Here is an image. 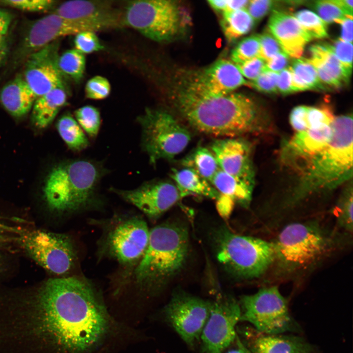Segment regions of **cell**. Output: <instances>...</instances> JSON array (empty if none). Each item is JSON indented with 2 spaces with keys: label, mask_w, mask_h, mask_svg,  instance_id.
I'll return each mask as SVG.
<instances>
[{
  "label": "cell",
  "mask_w": 353,
  "mask_h": 353,
  "mask_svg": "<svg viewBox=\"0 0 353 353\" xmlns=\"http://www.w3.org/2000/svg\"><path fill=\"white\" fill-rule=\"evenodd\" d=\"M170 101L178 115L192 128L208 135L237 138L263 129L262 118L248 96L232 92L210 96L176 81Z\"/></svg>",
  "instance_id": "1"
},
{
  "label": "cell",
  "mask_w": 353,
  "mask_h": 353,
  "mask_svg": "<svg viewBox=\"0 0 353 353\" xmlns=\"http://www.w3.org/2000/svg\"><path fill=\"white\" fill-rule=\"evenodd\" d=\"M331 126L332 135L328 144L297 168L298 183L288 200L289 205L316 193L333 190L352 178V115L335 117Z\"/></svg>",
  "instance_id": "2"
},
{
  "label": "cell",
  "mask_w": 353,
  "mask_h": 353,
  "mask_svg": "<svg viewBox=\"0 0 353 353\" xmlns=\"http://www.w3.org/2000/svg\"><path fill=\"white\" fill-rule=\"evenodd\" d=\"M107 173L101 162L87 158L62 161L45 179L43 195L48 207L57 213H76L99 202V188Z\"/></svg>",
  "instance_id": "3"
},
{
  "label": "cell",
  "mask_w": 353,
  "mask_h": 353,
  "mask_svg": "<svg viewBox=\"0 0 353 353\" xmlns=\"http://www.w3.org/2000/svg\"><path fill=\"white\" fill-rule=\"evenodd\" d=\"M189 251L186 227L164 223L150 229L147 249L132 271L133 282L140 290L156 293L183 268Z\"/></svg>",
  "instance_id": "4"
},
{
  "label": "cell",
  "mask_w": 353,
  "mask_h": 353,
  "mask_svg": "<svg viewBox=\"0 0 353 353\" xmlns=\"http://www.w3.org/2000/svg\"><path fill=\"white\" fill-rule=\"evenodd\" d=\"M277 270L282 275L298 273L315 265L334 246V242L315 222L293 223L280 231L272 243Z\"/></svg>",
  "instance_id": "5"
},
{
  "label": "cell",
  "mask_w": 353,
  "mask_h": 353,
  "mask_svg": "<svg viewBox=\"0 0 353 353\" xmlns=\"http://www.w3.org/2000/svg\"><path fill=\"white\" fill-rule=\"evenodd\" d=\"M213 239L219 262L239 278L259 277L274 263L273 243L266 240L237 234L225 227L216 229Z\"/></svg>",
  "instance_id": "6"
},
{
  "label": "cell",
  "mask_w": 353,
  "mask_h": 353,
  "mask_svg": "<svg viewBox=\"0 0 353 353\" xmlns=\"http://www.w3.org/2000/svg\"><path fill=\"white\" fill-rule=\"evenodd\" d=\"M99 224L102 229L99 242L101 255L132 271L148 245L150 229L146 221L138 215H117Z\"/></svg>",
  "instance_id": "7"
},
{
  "label": "cell",
  "mask_w": 353,
  "mask_h": 353,
  "mask_svg": "<svg viewBox=\"0 0 353 353\" xmlns=\"http://www.w3.org/2000/svg\"><path fill=\"white\" fill-rule=\"evenodd\" d=\"M137 120L141 129L142 149L151 164L173 159L191 140L187 127L166 111L147 108Z\"/></svg>",
  "instance_id": "8"
},
{
  "label": "cell",
  "mask_w": 353,
  "mask_h": 353,
  "mask_svg": "<svg viewBox=\"0 0 353 353\" xmlns=\"http://www.w3.org/2000/svg\"><path fill=\"white\" fill-rule=\"evenodd\" d=\"M124 25L156 42L176 37L183 27L182 14L176 2L170 0L128 1L123 11Z\"/></svg>",
  "instance_id": "9"
},
{
  "label": "cell",
  "mask_w": 353,
  "mask_h": 353,
  "mask_svg": "<svg viewBox=\"0 0 353 353\" xmlns=\"http://www.w3.org/2000/svg\"><path fill=\"white\" fill-rule=\"evenodd\" d=\"M239 304L240 321L250 323L259 333L278 334L294 327L287 302L277 286L262 288L253 294L243 296Z\"/></svg>",
  "instance_id": "10"
},
{
  "label": "cell",
  "mask_w": 353,
  "mask_h": 353,
  "mask_svg": "<svg viewBox=\"0 0 353 353\" xmlns=\"http://www.w3.org/2000/svg\"><path fill=\"white\" fill-rule=\"evenodd\" d=\"M19 240L27 253L52 274H67L76 265V251L67 235L34 230L21 233Z\"/></svg>",
  "instance_id": "11"
},
{
  "label": "cell",
  "mask_w": 353,
  "mask_h": 353,
  "mask_svg": "<svg viewBox=\"0 0 353 353\" xmlns=\"http://www.w3.org/2000/svg\"><path fill=\"white\" fill-rule=\"evenodd\" d=\"M211 306L212 302L178 290L172 295L164 313L183 341L193 348L201 337Z\"/></svg>",
  "instance_id": "12"
},
{
  "label": "cell",
  "mask_w": 353,
  "mask_h": 353,
  "mask_svg": "<svg viewBox=\"0 0 353 353\" xmlns=\"http://www.w3.org/2000/svg\"><path fill=\"white\" fill-rule=\"evenodd\" d=\"M239 302L229 296L212 302L208 319L202 332L201 353H223L236 339V327L240 321Z\"/></svg>",
  "instance_id": "13"
},
{
  "label": "cell",
  "mask_w": 353,
  "mask_h": 353,
  "mask_svg": "<svg viewBox=\"0 0 353 353\" xmlns=\"http://www.w3.org/2000/svg\"><path fill=\"white\" fill-rule=\"evenodd\" d=\"M110 190L152 221L157 220L182 198L176 184L164 180L146 182L131 190L111 187Z\"/></svg>",
  "instance_id": "14"
},
{
  "label": "cell",
  "mask_w": 353,
  "mask_h": 353,
  "mask_svg": "<svg viewBox=\"0 0 353 353\" xmlns=\"http://www.w3.org/2000/svg\"><path fill=\"white\" fill-rule=\"evenodd\" d=\"M85 31L95 32L89 26L69 21L53 12L29 24L16 58L18 61L25 60L31 53L61 37L75 35Z\"/></svg>",
  "instance_id": "15"
},
{
  "label": "cell",
  "mask_w": 353,
  "mask_h": 353,
  "mask_svg": "<svg viewBox=\"0 0 353 353\" xmlns=\"http://www.w3.org/2000/svg\"><path fill=\"white\" fill-rule=\"evenodd\" d=\"M178 80L195 92L210 96L227 95L247 84L236 65L224 59L203 71L184 75Z\"/></svg>",
  "instance_id": "16"
},
{
  "label": "cell",
  "mask_w": 353,
  "mask_h": 353,
  "mask_svg": "<svg viewBox=\"0 0 353 353\" xmlns=\"http://www.w3.org/2000/svg\"><path fill=\"white\" fill-rule=\"evenodd\" d=\"M109 0H74L59 5L54 13L69 21L84 24L94 31L122 27L123 11Z\"/></svg>",
  "instance_id": "17"
},
{
  "label": "cell",
  "mask_w": 353,
  "mask_h": 353,
  "mask_svg": "<svg viewBox=\"0 0 353 353\" xmlns=\"http://www.w3.org/2000/svg\"><path fill=\"white\" fill-rule=\"evenodd\" d=\"M58 49L54 41L25 59L23 76L37 98L56 88L65 89L58 66Z\"/></svg>",
  "instance_id": "18"
},
{
  "label": "cell",
  "mask_w": 353,
  "mask_h": 353,
  "mask_svg": "<svg viewBox=\"0 0 353 353\" xmlns=\"http://www.w3.org/2000/svg\"><path fill=\"white\" fill-rule=\"evenodd\" d=\"M210 151L220 170L254 186V170L249 142L239 137L220 138L212 143Z\"/></svg>",
  "instance_id": "19"
},
{
  "label": "cell",
  "mask_w": 353,
  "mask_h": 353,
  "mask_svg": "<svg viewBox=\"0 0 353 353\" xmlns=\"http://www.w3.org/2000/svg\"><path fill=\"white\" fill-rule=\"evenodd\" d=\"M332 132L331 124L319 129L296 132L282 147V160L297 168L324 148L330 140Z\"/></svg>",
  "instance_id": "20"
},
{
  "label": "cell",
  "mask_w": 353,
  "mask_h": 353,
  "mask_svg": "<svg viewBox=\"0 0 353 353\" xmlns=\"http://www.w3.org/2000/svg\"><path fill=\"white\" fill-rule=\"evenodd\" d=\"M268 25L282 50L291 58H301L306 45L312 39L294 16L285 12L274 10Z\"/></svg>",
  "instance_id": "21"
},
{
  "label": "cell",
  "mask_w": 353,
  "mask_h": 353,
  "mask_svg": "<svg viewBox=\"0 0 353 353\" xmlns=\"http://www.w3.org/2000/svg\"><path fill=\"white\" fill-rule=\"evenodd\" d=\"M241 334L252 353H314L312 347L299 337L264 334L248 328Z\"/></svg>",
  "instance_id": "22"
},
{
  "label": "cell",
  "mask_w": 353,
  "mask_h": 353,
  "mask_svg": "<svg viewBox=\"0 0 353 353\" xmlns=\"http://www.w3.org/2000/svg\"><path fill=\"white\" fill-rule=\"evenodd\" d=\"M309 52L308 60L315 68L325 90L338 89L349 82L352 69L344 66L323 44L312 45Z\"/></svg>",
  "instance_id": "23"
},
{
  "label": "cell",
  "mask_w": 353,
  "mask_h": 353,
  "mask_svg": "<svg viewBox=\"0 0 353 353\" xmlns=\"http://www.w3.org/2000/svg\"><path fill=\"white\" fill-rule=\"evenodd\" d=\"M37 97L23 76L18 75L7 83L0 92V101L12 116L22 117L29 112Z\"/></svg>",
  "instance_id": "24"
},
{
  "label": "cell",
  "mask_w": 353,
  "mask_h": 353,
  "mask_svg": "<svg viewBox=\"0 0 353 353\" xmlns=\"http://www.w3.org/2000/svg\"><path fill=\"white\" fill-rule=\"evenodd\" d=\"M67 101V95L64 88L53 89L37 98L31 110L34 125L40 129L48 127Z\"/></svg>",
  "instance_id": "25"
},
{
  "label": "cell",
  "mask_w": 353,
  "mask_h": 353,
  "mask_svg": "<svg viewBox=\"0 0 353 353\" xmlns=\"http://www.w3.org/2000/svg\"><path fill=\"white\" fill-rule=\"evenodd\" d=\"M171 176L182 198L196 195L216 200L220 195L210 182L191 169H173Z\"/></svg>",
  "instance_id": "26"
},
{
  "label": "cell",
  "mask_w": 353,
  "mask_h": 353,
  "mask_svg": "<svg viewBox=\"0 0 353 353\" xmlns=\"http://www.w3.org/2000/svg\"><path fill=\"white\" fill-rule=\"evenodd\" d=\"M211 184L220 194L231 198L235 202L247 207L250 204L253 187L219 169Z\"/></svg>",
  "instance_id": "27"
},
{
  "label": "cell",
  "mask_w": 353,
  "mask_h": 353,
  "mask_svg": "<svg viewBox=\"0 0 353 353\" xmlns=\"http://www.w3.org/2000/svg\"><path fill=\"white\" fill-rule=\"evenodd\" d=\"M56 127L60 137L71 151L80 152L89 146L85 132L71 115L62 116L58 120Z\"/></svg>",
  "instance_id": "28"
},
{
  "label": "cell",
  "mask_w": 353,
  "mask_h": 353,
  "mask_svg": "<svg viewBox=\"0 0 353 353\" xmlns=\"http://www.w3.org/2000/svg\"><path fill=\"white\" fill-rule=\"evenodd\" d=\"M181 163L184 167L193 170L210 182L220 169L213 153L203 147H199L194 150L182 159Z\"/></svg>",
  "instance_id": "29"
},
{
  "label": "cell",
  "mask_w": 353,
  "mask_h": 353,
  "mask_svg": "<svg viewBox=\"0 0 353 353\" xmlns=\"http://www.w3.org/2000/svg\"><path fill=\"white\" fill-rule=\"evenodd\" d=\"M255 23L246 9L225 11L221 21L224 35L230 42L249 32Z\"/></svg>",
  "instance_id": "30"
},
{
  "label": "cell",
  "mask_w": 353,
  "mask_h": 353,
  "mask_svg": "<svg viewBox=\"0 0 353 353\" xmlns=\"http://www.w3.org/2000/svg\"><path fill=\"white\" fill-rule=\"evenodd\" d=\"M294 92L307 90H325L314 67L306 58L296 59L289 67Z\"/></svg>",
  "instance_id": "31"
},
{
  "label": "cell",
  "mask_w": 353,
  "mask_h": 353,
  "mask_svg": "<svg viewBox=\"0 0 353 353\" xmlns=\"http://www.w3.org/2000/svg\"><path fill=\"white\" fill-rule=\"evenodd\" d=\"M58 66L62 75L67 76L76 82H79L85 72V56L75 49L67 50L59 56Z\"/></svg>",
  "instance_id": "32"
},
{
  "label": "cell",
  "mask_w": 353,
  "mask_h": 353,
  "mask_svg": "<svg viewBox=\"0 0 353 353\" xmlns=\"http://www.w3.org/2000/svg\"><path fill=\"white\" fill-rule=\"evenodd\" d=\"M75 119L90 137L96 138L101 125V117L99 110L92 105L81 107L75 111Z\"/></svg>",
  "instance_id": "33"
},
{
  "label": "cell",
  "mask_w": 353,
  "mask_h": 353,
  "mask_svg": "<svg viewBox=\"0 0 353 353\" xmlns=\"http://www.w3.org/2000/svg\"><path fill=\"white\" fill-rule=\"evenodd\" d=\"M294 16L312 38L328 36L327 24L314 12L303 9L295 13Z\"/></svg>",
  "instance_id": "34"
},
{
  "label": "cell",
  "mask_w": 353,
  "mask_h": 353,
  "mask_svg": "<svg viewBox=\"0 0 353 353\" xmlns=\"http://www.w3.org/2000/svg\"><path fill=\"white\" fill-rule=\"evenodd\" d=\"M260 50L259 35L247 37L241 40L232 50L231 59L235 64L241 63L259 56Z\"/></svg>",
  "instance_id": "35"
},
{
  "label": "cell",
  "mask_w": 353,
  "mask_h": 353,
  "mask_svg": "<svg viewBox=\"0 0 353 353\" xmlns=\"http://www.w3.org/2000/svg\"><path fill=\"white\" fill-rule=\"evenodd\" d=\"M353 188L352 185L345 190L336 207L338 224L346 231H353Z\"/></svg>",
  "instance_id": "36"
},
{
  "label": "cell",
  "mask_w": 353,
  "mask_h": 353,
  "mask_svg": "<svg viewBox=\"0 0 353 353\" xmlns=\"http://www.w3.org/2000/svg\"><path fill=\"white\" fill-rule=\"evenodd\" d=\"M314 7L319 17L326 24L341 20L347 15L336 0H320L315 1Z\"/></svg>",
  "instance_id": "37"
},
{
  "label": "cell",
  "mask_w": 353,
  "mask_h": 353,
  "mask_svg": "<svg viewBox=\"0 0 353 353\" xmlns=\"http://www.w3.org/2000/svg\"><path fill=\"white\" fill-rule=\"evenodd\" d=\"M55 4L52 0H0V6L24 11L40 12L48 11Z\"/></svg>",
  "instance_id": "38"
},
{
  "label": "cell",
  "mask_w": 353,
  "mask_h": 353,
  "mask_svg": "<svg viewBox=\"0 0 353 353\" xmlns=\"http://www.w3.org/2000/svg\"><path fill=\"white\" fill-rule=\"evenodd\" d=\"M334 117L327 107L307 106L306 119L308 129H319L329 126Z\"/></svg>",
  "instance_id": "39"
},
{
  "label": "cell",
  "mask_w": 353,
  "mask_h": 353,
  "mask_svg": "<svg viewBox=\"0 0 353 353\" xmlns=\"http://www.w3.org/2000/svg\"><path fill=\"white\" fill-rule=\"evenodd\" d=\"M111 91L110 84L108 79L101 76L90 78L85 87L86 97L89 99L100 100L107 98Z\"/></svg>",
  "instance_id": "40"
},
{
  "label": "cell",
  "mask_w": 353,
  "mask_h": 353,
  "mask_svg": "<svg viewBox=\"0 0 353 353\" xmlns=\"http://www.w3.org/2000/svg\"><path fill=\"white\" fill-rule=\"evenodd\" d=\"M75 35V49L84 54L99 51L104 48L95 32L85 31Z\"/></svg>",
  "instance_id": "41"
},
{
  "label": "cell",
  "mask_w": 353,
  "mask_h": 353,
  "mask_svg": "<svg viewBox=\"0 0 353 353\" xmlns=\"http://www.w3.org/2000/svg\"><path fill=\"white\" fill-rule=\"evenodd\" d=\"M323 45L331 52L344 66L352 69V43L339 39L331 43H324Z\"/></svg>",
  "instance_id": "42"
},
{
  "label": "cell",
  "mask_w": 353,
  "mask_h": 353,
  "mask_svg": "<svg viewBox=\"0 0 353 353\" xmlns=\"http://www.w3.org/2000/svg\"><path fill=\"white\" fill-rule=\"evenodd\" d=\"M278 76V73L265 70L256 79L247 82V84L262 93H277Z\"/></svg>",
  "instance_id": "43"
},
{
  "label": "cell",
  "mask_w": 353,
  "mask_h": 353,
  "mask_svg": "<svg viewBox=\"0 0 353 353\" xmlns=\"http://www.w3.org/2000/svg\"><path fill=\"white\" fill-rule=\"evenodd\" d=\"M260 50L259 57L266 62L278 53L283 51L278 42L270 32L259 35Z\"/></svg>",
  "instance_id": "44"
},
{
  "label": "cell",
  "mask_w": 353,
  "mask_h": 353,
  "mask_svg": "<svg viewBox=\"0 0 353 353\" xmlns=\"http://www.w3.org/2000/svg\"><path fill=\"white\" fill-rule=\"evenodd\" d=\"M236 65L242 76L251 81L256 79L266 69V61L259 56Z\"/></svg>",
  "instance_id": "45"
},
{
  "label": "cell",
  "mask_w": 353,
  "mask_h": 353,
  "mask_svg": "<svg viewBox=\"0 0 353 353\" xmlns=\"http://www.w3.org/2000/svg\"><path fill=\"white\" fill-rule=\"evenodd\" d=\"M275 2L270 0H249L246 10L255 23L258 22L275 6Z\"/></svg>",
  "instance_id": "46"
},
{
  "label": "cell",
  "mask_w": 353,
  "mask_h": 353,
  "mask_svg": "<svg viewBox=\"0 0 353 353\" xmlns=\"http://www.w3.org/2000/svg\"><path fill=\"white\" fill-rule=\"evenodd\" d=\"M307 110V106L299 105L295 107L291 111L290 123L296 132L308 129L306 119Z\"/></svg>",
  "instance_id": "47"
},
{
  "label": "cell",
  "mask_w": 353,
  "mask_h": 353,
  "mask_svg": "<svg viewBox=\"0 0 353 353\" xmlns=\"http://www.w3.org/2000/svg\"><path fill=\"white\" fill-rule=\"evenodd\" d=\"M277 90L283 95L294 93L292 87V73L289 67L278 73L277 82Z\"/></svg>",
  "instance_id": "48"
},
{
  "label": "cell",
  "mask_w": 353,
  "mask_h": 353,
  "mask_svg": "<svg viewBox=\"0 0 353 353\" xmlns=\"http://www.w3.org/2000/svg\"><path fill=\"white\" fill-rule=\"evenodd\" d=\"M289 62V56L281 51L266 62V69L272 72L278 73L286 68Z\"/></svg>",
  "instance_id": "49"
},
{
  "label": "cell",
  "mask_w": 353,
  "mask_h": 353,
  "mask_svg": "<svg viewBox=\"0 0 353 353\" xmlns=\"http://www.w3.org/2000/svg\"><path fill=\"white\" fill-rule=\"evenodd\" d=\"M13 19L11 13L0 8V48L5 49V40Z\"/></svg>",
  "instance_id": "50"
},
{
  "label": "cell",
  "mask_w": 353,
  "mask_h": 353,
  "mask_svg": "<svg viewBox=\"0 0 353 353\" xmlns=\"http://www.w3.org/2000/svg\"><path fill=\"white\" fill-rule=\"evenodd\" d=\"M335 23L340 25L341 34L340 39L343 41L353 43V16H347Z\"/></svg>",
  "instance_id": "51"
},
{
  "label": "cell",
  "mask_w": 353,
  "mask_h": 353,
  "mask_svg": "<svg viewBox=\"0 0 353 353\" xmlns=\"http://www.w3.org/2000/svg\"><path fill=\"white\" fill-rule=\"evenodd\" d=\"M217 208L221 216L227 218L233 208L235 202L230 197L220 194L216 200Z\"/></svg>",
  "instance_id": "52"
},
{
  "label": "cell",
  "mask_w": 353,
  "mask_h": 353,
  "mask_svg": "<svg viewBox=\"0 0 353 353\" xmlns=\"http://www.w3.org/2000/svg\"><path fill=\"white\" fill-rule=\"evenodd\" d=\"M249 2V0H227V7L226 11H236L246 9Z\"/></svg>",
  "instance_id": "53"
},
{
  "label": "cell",
  "mask_w": 353,
  "mask_h": 353,
  "mask_svg": "<svg viewBox=\"0 0 353 353\" xmlns=\"http://www.w3.org/2000/svg\"><path fill=\"white\" fill-rule=\"evenodd\" d=\"M207 2L210 7L217 12L223 13L227 9V0H209Z\"/></svg>",
  "instance_id": "54"
},
{
  "label": "cell",
  "mask_w": 353,
  "mask_h": 353,
  "mask_svg": "<svg viewBox=\"0 0 353 353\" xmlns=\"http://www.w3.org/2000/svg\"><path fill=\"white\" fill-rule=\"evenodd\" d=\"M235 346L226 353H252L244 343L240 340L237 335L235 339Z\"/></svg>",
  "instance_id": "55"
},
{
  "label": "cell",
  "mask_w": 353,
  "mask_h": 353,
  "mask_svg": "<svg viewBox=\"0 0 353 353\" xmlns=\"http://www.w3.org/2000/svg\"><path fill=\"white\" fill-rule=\"evenodd\" d=\"M347 15L353 16V0H336Z\"/></svg>",
  "instance_id": "56"
},
{
  "label": "cell",
  "mask_w": 353,
  "mask_h": 353,
  "mask_svg": "<svg viewBox=\"0 0 353 353\" xmlns=\"http://www.w3.org/2000/svg\"><path fill=\"white\" fill-rule=\"evenodd\" d=\"M5 49L0 48V63L4 54Z\"/></svg>",
  "instance_id": "57"
},
{
  "label": "cell",
  "mask_w": 353,
  "mask_h": 353,
  "mask_svg": "<svg viewBox=\"0 0 353 353\" xmlns=\"http://www.w3.org/2000/svg\"><path fill=\"white\" fill-rule=\"evenodd\" d=\"M2 232L0 229V243L4 239V237L3 236Z\"/></svg>",
  "instance_id": "58"
}]
</instances>
